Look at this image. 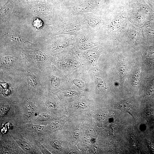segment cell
I'll return each instance as SVG.
<instances>
[{
    "mask_svg": "<svg viewBox=\"0 0 154 154\" xmlns=\"http://www.w3.org/2000/svg\"><path fill=\"white\" fill-rule=\"evenodd\" d=\"M10 108L8 105H4L0 108V115L1 116H4L9 111Z\"/></svg>",
    "mask_w": 154,
    "mask_h": 154,
    "instance_id": "14",
    "label": "cell"
},
{
    "mask_svg": "<svg viewBox=\"0 0 154 154\" xmlns=\"http://www.w3.org/2000/svg\"><path fill=\"white\" fill-rule=\"evenodd\" d=\"M81 81L80 80H76L74 81V83L75 84H76V85L78 86H79L81 87L83 86L84 84H82V82H81Z\"/></svg>",
    "mask_w": 154,
    "mask_h": 154,
    "instance_id": "22",
    "label": "cell"
},
{
    "mask_svg": "<svg viewBox=\"0 0 154 154\" xmlns=\"http://www.w3.org/2000/svg\"><path fill=\"white\" fill-rule=\"evenodd\" d=\"M9 21L1 22V41L5 44L19 47L22 50L33 49L36 44L28 41L10 26Z\"/></svg>",
    "mask_w": 154,
    "mask_h": 154,
    "instance_id": "1",
    "label": "cell"
},
{
    "mask_svg": "<svg viewBox=\"0 0 154 154\" xmlns=\"http://www.w3.org/2000/svg\"><path fill=\"white\" fill-rule=\"evenodd\" d=\"M50 116L48 114L42 113L40 114L38 116L37 119L41 121L46 120L49 118Z\"/></svg>",
    "mask_w": 154,
    "mask_h": 154,
    "instance_id": "16",
    "label": "cell"
},
{
    "mask_svg": "<svg viewBox=\"0 0 154 154\" xmlns=\"http://www.w3.org/2000/svg\"><path fill=\"white\" fill-rule=\"evenodd\" d=\"M98 21L97 19L95 18H92L89 21V24L90 25H95L97 24Z\"/></svg>",
    "mask_w": 154,
    "mask_h": 154,
    "instance_id": "21",
    "label": "cell"
},
{
    "mask_svg": "<svg viewBox=\"0 0 154 154\" xmlns=\"http://www.w3.org/2000/svg\"><path fill=\"white\" fill-rule=\"evenodd\" d=\"M22 56L29 65L39 68L44 69L50 59L44 53L34 48L23 50Z\"/></svg>",
    "mask_w": 154,
    "mask_h": 154,
    "instance_id": "2",
    "label": "cell"
},
{
    "mask_svg": "<svg viewBox=\"0 0 154 154\" xmlns=\"http://www.w3.org/2000/svg\"><path fill=\"white\" fill-rule=\"evenodd\" d=\"M33 25L36 29H39L43 25V23L42 20L38 18L34 19L33 22Z\"/></svg>",
    "mask_w": 154,
    "mask_h": 154,
    "instance_id": "12",
    "label": "cell"
},
{
    "mask_svg": "<svg viewBox=\"0 0 154 154\" xmlns=\"http://www.w3.org/2000/svg\"><path fill=\"white\" fill-rule=\"evenodd\" d=\"M27 79L28 84L31 86H35L37 84V79L33 74L28 73Z\"/></svg>",
    "mask_w": 154,
    "mask_h": 154,
    "instance_id": "9",
    "label": "cell"
},
{
    "mask_svg": "<svg viewBox=\"0 0 154 154\" xmlns=\"http://www.w3.org/2000/svg\"><path fill=\"white\" fill-rule=\"evenodd\" d=\"M50 81L52 86L54 88H56L59 86L60 81L58 77L53 76L51 78Z\"/></svg>",
    "mask_w": 154,
    "mask_h": 154,
    "instance_id": "13",
    "label": "cell"
},
{
    "mask_svg": "<svg viewBox=\"0 0 154 154\" xmlns=\"http://www.w3.org/2000/svg\"><path fill=\"white\" fill-rule=\"evenodd\" d=\"M86 58L90 66L97 70H99L97 66V61L99 54L96 51L91 50L85 54Z\"/></svg>",
    "mask_w": 154,
    "mask_h": 154,
    "instance_id": "5",
    "label": "cell"
},
{
    "mask_svg": "<svg viewBox=\"0 0 154 154\" xmlns=\"http://www.w3.org/2000/svg\"><path fill=\"white\" fill-rule=\"evenodd\" d=\"M50 144L52 146L57 149H59L61 148V146L59 143L57 141H52Z\"/></svg>",
    "mask_w": 154,
    "mask_h": 154,
    "instance_id": "17",
    "label": "cell"
},
{
    "mask_svg": "<svg viewBox=\"0 0 154 154\" xmlns=\"http://www.w3.org/2000/svg\"><path fill=\"white\" fill-rule=\"evenodd\" d=\"M48 106L50 109H55V108L56 106L54 104L50 103V104H48Z\"/></svg>",
    "mask_w": 154,
    "mask_h": 154,
    "instance_id": "24",
    "label": "cell"
},
{
    "mask_svg": "<svg viewBox=\"0 0 154 154\" xmlns=\"http://www.w3.org/2000/svg\"><path fill=\"white\" fill-rule=\"evenodd\" d=\"M32 126L35 130L38 131H40L45 128L44 126L40 125H32Z\"/></svg>",
    "mask_w": 154,
    "mask_h": 154,
    "instance_id": "18",
    "label": "cell"
},
{
    "mask_svg": "<svg viewBox=\"0 0 154 154\" xmlns=\"http://www.w3.org/2000/svg\"><path fill=\"white\" fill-rule=\"evenodd\" d=\"M117 108L131 115L133 117L136 116V110L134 107L128 102H124L119 104Z\"/></svg>",
    "mask_w": 154,
    "mask_h": 154,
    "instance_id": "6",
    "label": "cell"
},
{
    "mask_svg": "<svg viewBox=\"0 0 154 154\" xmlns=\"http://www.w3.org/2000/svg\"><path fill=\"white\" fill-rule=\"evenodd\" d=\"M134 139L133 137L131 136L130 137L129 139L130 144L132 147L133 148H134L136 146V141Z\"/></svg>",
    "mask_w": 154,
    "mask_h": 154,
    "instance_id": "20",
    "label": "cell"
},
{
    "mask_svg": "<svg viewBox=\"0 0 154 154\" xmlns=\"http://www.w3.org/2000/svg\"><path fill=\"white\" fill-rule=\"evenodd\" d=\"M96 82L100 91H104L107 89L106 84L104 80L99 77H96Z\"/></svg>",
    "mask_w": 154,
    "mask_h": 154,
    "instance_id": "8",
    "label": "cell"
},
{
    "mask_svg": "<svg viewBox=\"0 0 154 154\" xmlns=\"http://www.w3.org/2000/svg\"><path fill=\"white\" fill-rule=\"evenodd\" d=\"M28 2H44L45 0H25Z\"/></svg>",
    "mask_w": 154,
    "mask_h": 154,
    "instance_id": "25",
    "label": "cell"
},
{
    "mask_svg": "<svg viewBox=\"0 0 154 154\" xmlns=\"http://www.w3.org/2000/svg\"><path fill=\"white\" fill-rule=\"evenodd\" d=\"M98 119L100 121H104L106 119V116L105 114L103 113H100L98 115Z\"/></svg>",
    "mask_w": 154,
    "mask_h": 154,
    "instance_id": "19",
    "label": "cell"
},
{
    "mask_svg": "<svg viewBox=\"0 0 154 154\" xmlns=\"http://www.w3.org/2000/svg\"><path fill=\"white\" fill-rule=\"evenodd\" d=\"M14 58L12 56L6 55L1 58V66L6 68H10L14 64Z\"/></svg>",
    "mask_w": 154,
    "mask_h": 154,
    "instance_id": "7",
    "label": "cell"
},
{
    "mask_svg": "<svg viewBox=\"0 0 154 154\" xmlns=\"http://www.w3.org/2000/svg\"><path fill=\"white\" fill-rule=\"evenodd\" d=\"M30 10L33 13L41 17L49 19L53 15L51 8L47 4H35L30 7Z\"/></svg>",
    "mask_w": 154,
    "mask_h": 154,
    "instance_id": "3",
    "label": "cell"
},
{
    "mask_svg": "<svg viewBox=\"0 0 154 154\" xmlns=\"http://www.w3.org/2000/svg\"><path fill=\"white\" fill-rule=\"evenodd\" d=\"M61 125L62 123L61 121L56 120L52 123L49 125L48 128L50 130H54L60 128Z\"/></svg>",
    "mask_w": 154,
    "mask_h": 154,
    "instance_id": "11",
    "label": "cell"
},
{
    "mask_svg": "<svg viewBox=\"0 0 154 154\" xmlns=\"http://www.w3.org/2000/svg\"><path fill=\"white\" fill-rule=\"evenodd\" d=\"M27 112L28 115H31L35 109V103L32 101H28L27 104Z\"/></svg>",
    "mask_w": 154,
    "mask_h": 154,
    "instance_id": "10",
    "label": "cell"
},
{
    "mask_svg": "<svg viewBox=\"0 0 154 154\" xmlns=\"http://www.w3.org/2000/svg\"><path fill=\"white\" fill-rule=\"evenodd\" d=\"M147 144L149 149L153 153H154V145L149 141L148 142Z\"/></svg>",
    "mask_w": 154,
    "mask_h": 154,
    "instance_id": "23",
    "label": "cell"
},
{
    "mask_svg": "<svg viewBox=\"0 0 154 154\" xmlns=\"http://www.w3.org/2000/svg\"><path fill=\"white\" fill-rule=\"evenodd\" d=\"M19 144L26 151H30L31 150L32 148L31 146L27 143L23 141H19Z\"/></svg>",
    "mask_w": 154,
    "mask_h": 154,
    "instance_id": "15",
    "label": "cell"
},
{
    "mask_svg": "<svg viewBox=\"0 0 154 154\" xmlns=\"http://www.w3.org/2000/svg\"><path fill=\"white\" fill-rule=\"evenodd\" d=\"M17 0H8L0 9V21H9L10 17L15 13V8L17 4Z\"/></svg>",
    "mask_w": 154,
    "mask_h": 154,
    "instance_id": "4",
    "label": "cell"
}]
</instances>
